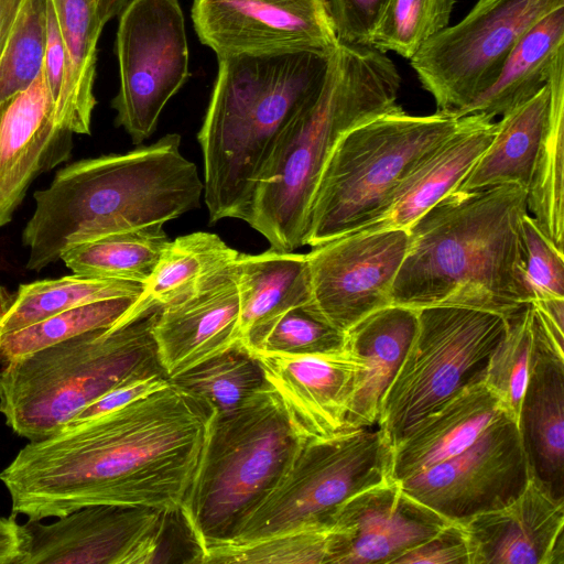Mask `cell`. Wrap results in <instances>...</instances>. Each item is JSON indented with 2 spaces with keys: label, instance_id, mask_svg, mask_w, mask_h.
<instances>
[{
  "label": "cell",
  "instance_id": "1",
  "mask_svg": "<svg viewBox=\"0 0 564 564\" xmlns=\"http://www.w3.org/2000/svg\"><path fill=\"white\" fill-rule=\"evenodd\" d=\"M214 414L170 381L124 406L29 441L0 473L12 513L44 520L96 505L182 507Z\"/></svg>",
  "mask_w": 564,
  "mask_h": 564
},
{
  "label": "cell",
  "instance_id": "2",
  "mask_svg": "<svg viewBox=\"0 0 564 564\" xmlns=\"http://www.w3.org/2000/svg\"><path fill=\"white\" fill-rule=\"evenodd\" d=\"M528 213L527 189L516 184L444 196L408 229L391 304L463 305L513 316L531 303L523 275Z\"/></svg>",
  "mask_w": 564,
  "mask_h": 564
},
{
  "label": "cell",
  "instance_id": "3",
  "mask_svg": "<svg viewBox=\"0 0 564 564\" xmlns=\"http://www.w3.org/2000/svg\"><path fill=\"white\" fill-rule=\"evenodd\" d=\"M181 135L59 170L34 193L22 231L26 269L40 272L69 248L107 235L165 224L200 207L204 183L181 151Z\"/></svg>",
  "mask_w": 564,
  "mask_h": 564
},
{
  "label": "cell",
  "instance_id": "4",
  "mask_svg": "<svg viewBox=\"0 0 564 564\" xmlns=\"http://www.w3.org/2000/svg\"><path fill=\"white\" fill-rule=\"evenodd\" d=\"M400 84L384 53L338 41L321 89L284 126L257 181L245 221L270 248L304 246L310 205L335 145L352 128L394 108Z\"/></svg>",
  "mask_w": 564,
  "mask_h": 564
},
{
  "label": "cell",
  "instance_id": "5",
  "mask_svg": "<svg viewBox=\"0 0 564 564\" xmlns=\"http://www.w3.org/2000/svg\"><path fill=\"white\" fill-rule=\"evenodd\" d=\"M332 52L217 57V77L197 134L210 224L227 218L245 221L278 135L321 89Z\"/></svg>",
  "mask_w": 564,
  "mask_h": 564
},
{
  "label": "cell",
  "instance_id": "6",
  "mask_svg": "<svg viewBox=\"0 0 564 564\" xmlns=\"http://www.w3.org/2000/svg\"><path fill=\"white\" fill-rule=\"evenodd\" d=\"M161 307L14 358L0 370V413L29 441L64 427L117 386L165 376L153 337Z\"/></svg>",
  "mask_w": 564,
  "mask_h": 564
},
{
  "label": "cell",
  "instance_id": "7",
  "mask_svg": "<svg viewBox=\"0 0 564 564\" xmlns=\"http://www.w3.org/2000/svg\"><path fill=\"white\" fill-rule=\"evenodd\" d=\"M303 440L268 383L235 409L214 414L182 505L204 555L207 549L236 538Z\"/></svg>",
  "mask_w": 564,
  "mask_h": 564
},
{
  "label": "cell",
  "instance_id": "8",
  "mask_svg": "<svg viewBox=\"0 0 564 564\" xmlns=\"http://www.w3.org/2000/svg\"><path fill=\"white\" fill-rule=\"evenodd\" d=\"M459 121L451 111L413 116L397 105L346 132L314 192L304 246L356 232L377 219L402 178Z\"/></svg>",
  "mask_w": 564,
  "mask_h": 564
},
{
  "label": "cell",
  "instance_id": "9",
  "mask_svg": "<svg viewBox=\"0 0 564 564\" xmlns=\"http://www.w3.org/2000/svg\"><path fill=\"white\" fill-rule=\"evenodd\" d=\"M416 310L415 335L382 398L377 422L391 445L459 389L484 378L488 358L510 319L497 312L463 305Z\"/></svg>",
  "mask_w": 564,
  "mask_h": 564
},
{
  "label": "cell",
  "instance_id": "10",
  "mask_svg": "<svg viewBox=\"0 0 564 564\" xmlns=\"http://www.w3.org/2000/svg\"><path fill=\"white\" fill-rule=\"evenodd\" d=\"M391 457L392 445L379 427L303 440L280 480L229 543L332 528L344 501L390 478Z\"/></svg>",
  "mask_w": 564,
  "mask_h": 564
},
{
  "label": "cell",
  "instance_id": "11",
  "mask_svg": "<svg viewBox=\"0 0 564 564\" xmlns=\"http://www.w3.org/2000/svg\"><path fill=\"white\" fill-rule=\"evenodd\" d=\"M564 0H478L458 23L426 41L410 58L437 110L456 112L487 90L518 41Z\"/></svg>",
  "mask_w": 564,
  "mask_h": 564
},
{
  "label": "cell",
  "instance_id": "12",
  "mask_svg": "<svg viewBox=\"0 0 564 564\" xmlns=\"http://www.w3.org/2000/svg\"><path fill=\"white\" fill-rule=\"evenodd\" d=\"M115 48V122L140 144L153 134L165 105L191 76L180 0H129L119 13Z\"/></svg>",
  "mask_w": 564,
  "mask_h": 564
},
{
  "label": "cell",
  "instance_id": "13",
  "mask_svg": "<svg viewBox=\"0 0 564 564\" xmlns=\"http://www.w3.org/2000/svg\"><path fill=\"white\" fill-rule=\"evenodd\" d=\"M531 477L518 421L507 414L462 453L398 482L448 521L463 522L508 505Z\"/></svg>",
  "mask_w": 564,
  "mask_h": 564
},
{
  "label": "cell",
  "instance_id": "14",
  "mask_svg": "<svg viewBox=\"0 0 564 564\" xmlns=\"http://www.w3.org/2000/svg\"><path fill=\"white\" fill-rule=\"evenodd\" d=\"M408 247V229L349 234L312 247L306 253L311 307L346 333L368 314L391 304Z\"/></svg>",
  "mask_w": 564,
  "mask_h": 564
},
{
  "label": "cell",
  "instance_id": "15",
  "mask_svg": "<svg viewBox=\"0 0 564 564\" xmlns=\"http://www.w3.org/2000/svg\"><path fill=\"white\" fill-rule=\"evenodd\" d=\"M192 20L217 57L332 52L338 43L327 0H193Z\"/></svg>",
  "mask_w": 564,
  "mask_h": 564
},
{
  "label": "cell",
  "instance_id": "16",
  "mask_svg": "<svg viewBox=\"0 0 564 564\" xmlns=\"http://www.w3.org/2000/svg\"><path fill=\"white\" fill-rule=\"evenodd\" d=\"M166 510L96 505L51 523L28 520L22 564H152Z\"/></svg>",
  "mask_w": 564,
  "mask_h": 564
},
{
  "label": "cell",
  "instance_id": "17",
  "mask_svg": "<svg viewBox=\"0 0 564 564\" xmlns=\"http://www.w3.org/2000/svg\"><path fill=\"white\" fill-rule=\"evenodd\" d=\"M448 522L388 478L355 494L336 509L327 563L393 564Z\"/></svg>",
  "mask_w": 564,
  "mask_h": 564
},
{
  "label": "cell",
  "instance_id": "18",
  "mask_svg": "<svg viewBox=\"0 0 564 564\" xmlns=\"http://www.w3.org/2000/svg\"><path fill=\"white\" fill-rule=\"evenodd\" d=\"M73 131L56 117L44 69L0 102V228L11 221L32 182L70 158Z\"/></svg>",
  "mask_w": 564,
  "mask_h": 564
},
{
  "label": "cell",
  "instance_id": "19",
  "mask_svg": "<svg viewBox=\"0 0 564 564\" xmlns=\"http://www.w3.org/2000/svg\"><path fill=\"white\" fill-rule=\"evenodd\" d=\"M459 523L469 564H564V498L533 477L508 505Z\"/></svg>",
  "mask_w": 564,
  "mask_h": 564
},
{
  "label": "cell",
  "instance_id": "20",
  "mask_svg": "<svg viewBox=\"0 0 564 564\" xmlns=\"http://www.w3.org/2000/svg\"><path fill=\"white\" fill-rule=\"evenodd\" d=\"M252 354L303 438L327 437L343 431L362 369L358 356L346 346L324 355Z\"/></svg>",
  "mask_w": 564,
  "mask_h": 564
},
{
  "label": "cell",
  "instance_id": "21",
  "mask_svg": "<svg viewBox=\"0 0 564 564\" xmlns=\"http://www.w3.org/2000/svg\"><path fill=\"white\" fill-rule=\"evenodd\" d=\"M153 337L169 379L240 341L239 295L231 263L192 294L162 306Z\"/></svg>",
  "mask_w": 564,
  "mask_h": 564
},
{
  "label": "cell",
  "instance_id": "22",
  "mask_svg": "<svg viewBox=\"0 0 564 564\" xmlns=\"http://www.w3.org/2000/svg\"><path fill=\"white\" fill-rule=\"evenodd\" d=\"M534 344L518 425L531 475L564 498V351L534 311Z\"/></svg>",
  "mask_w": 564,
  "mask_h": 564
},
{
  "label": "cell",
  "instance_id": "23",
  "mask_svg": "<svg viewBox=\"0 0 564 564\" xmlns=\"http://www.w3.org/2000/svg\"><path fill=\"white\" fill-rule=\"evenodd\" d=\"M496 131V122L485 115L460 117L458 127L402 178L381 215L356 232L409 229L459 186L490 144Z\"/></svg>",
  "mask_w": 564,
  "mask_h": 564
},
{
  "label": "cell",
  "instance_id": "24",
  "mask_svg": "<svg viewBox=\"0 0 564 564\" xmlns=\"http://www.w3.org/2000/svg\"><path fill=\"white\" fill-rule=\"evenodd\" d=\"M507 414L482 378L469 382L392 445L390 478L401 481L462 453Z\"/></svg>",
  "mask_w": 564,
  "mask_h": 564
},
{
  "label": "cell",
  "instance_id": "25",
  "mask_svg": "<svg viewBox=\"0 0 564 564\" xmlns=\"http://www.w3.org/2000/svg\"><path fill=\"white\" fill-rule=\"evenodd\" d=\"M417 327V310L383 306L346 332L345 346L361 360L343 430L377 424L382 398L397 376Z\"/></svg>",
  "mask_w": 564,
  "mask_h": 564
},
{
  "label": "cell",
  "instance_id": "26",
  "mask_svg": "<svg viewBox=\"0 0 564 564\" xmlns=\"http://www.w3.org/2000/svg\"><path fill=\"white\" fill-rule=\"evenodd\" d=\"M239 295L240 341L283 313L312 301L306 253L269 248L231 262Z\"/></svg>",
  "mask_w": 564,
  "mask_h": 564
},
{
  "label": "cell",
  "instance_id": "27",
  "mask_svg": "<svg viewBox=\"0 0 564 564\" xmlns=\"http://www.w3.org/2000/svg\"><path fill=\"white\" fill-rule=\"evenodd\" d=\"M563 53L564 7H560L522 35L495 83L454 115L460 118L481 113L491 119L505 115L532 98L547 83L554 63Z\"/></svg>",
  "mask_w": 564,
  "mask_h": 564
},
{
  "label": "cell",
  "instance_id": "28",
  "mask_svg": "<svg viewBox=\"0 0 564 564\" xmlns=\"http://www.w3.org/2000/svg\"><path fill=\"white\" fill-rule=\"evenodd\" d=\"M550 87L502 115L490 144L457 189L474 191L501 184L528 189L540 142L547 122Z\"/></svg>",
  "mask_w": 564,
  "mask_h": 564
},
{
  "label": "cell",
  "instance_id": "29",
  "mask_svg": "<svg viewBox=\"0 0 564 564\" xmlns=\"http://www.w3.org/2000/svg\"><path fill=\"white\" fill-rule=\"evenodd\" d=\"M67 57L57 120L73 133L90 134L96 106L97 44L105 24L97 0H52Z\"/></svg>",
  "mask_w": 564,
  "mask_h": 564
},
{
  "label": "cell",
  "instance_id": "30",
  "mask_svg": "<svg viewBox=\"0 0 564 564\" xmlns=\"http://www.w3.org/2000/svg\"><path fill=\"white\" fill-rule=\"evenodd\" d=\"M238 253L218 235L206 231L171 240L126 316L131 318L192 294Z\"/></svg>",
  "mask_w": 564,
  "mask_h": 564
},
{
  "label": "cell",
  "instance_id": "31",
  "mask_svg": "<svg viewBox=\"0 0 564 564\" xmlns=\"http://www.w3.org/2000/svg\"><path fill=\"white\" fill-rule=\"evenodd\" d=\"M547 84L549 117L527 189V205L540 230L564 251V53L554 63Z\"/></svg>",
  "mask_w": 564,
  "mask_h": 564
},
{
  "label": "cell",
  "instance_id": "32",
  "mask_svg": "<svg viewBox=\"0 0 564 564\" xmlns=\"http://www.w3.org/2000/svg\"><path fill=\"white\" fill-rule=\"evenodd\" d=\"M142 284L73 273L21 284L0 311V336L19 330L61 312L121 296H138Z\"/></svg>",
  "mask_w": 564,
  "mask_h": 564
},
{
  "label": "cell",
  "instance_id": "33",
  "mask_svg": "<svg viewBox=\"0 0 564 564\" xmlns=\"http://www.w3.org/2000/svg\"><path fill=\"white\" fill-rule=\"evenodd\" d=\"M170 241L163 224L151 225L76 245L61 260L75 274L143 284Z\"/></svg>",
  "mask_w": 564,
  "mask_h": 564
},
{
  "label": "cell",
  "instance_id": "34",
  "mask_svg": "<svg viewBox=\"0 0 564 564\" xmlns=\"http://www.w3.org/2000/svg\"><path fill=\"white\" fill-rule=\"evenodd\" d=\"M170 381L203 400L215 413L235 409L267 384L260 362L240 341Z\"/></svg>",
  "mask_w": 564,
  "mask_h": 564
},
{
  "label": "cell",
  "instance_id": "35",
  "mask_svg": "<svg viewBox=\"0 0 564 564\" xmlns=\"http://www.w3.org/2000/svg\"><path fill=\"white\" fill-rule=\"evenodd\" d=\"M137 296H121L80 305L19 330L0 336V364L65 341L110 328L123 319Z\"/></svg>",
  "mask_w": 564,
  "mask_h": 564
},
{
  "label": "cell",
  "instance_id": "36",
  "mask_svg": "<svg viewBox=\"0 0 564 564\" xmlns=\"http://www.w3.org/2000/svg\"><path fill=\"white\" fill-rule=\"evenodd\" d=\"M533 319L532 303L510 317L505 336L488 358L482 378L507 413L517 421L531 365Z\"/></svg>",
  "mask_w": 564,
  "mask_h": 564
},
{
  "label": "cell",
  "instance_id": "37",
  "mask_svg": "<svg viewBox=\"0 0 564 564\" xmlns=\"http://www.w3.org/2000/svg\"><path fill=\"white\" fill-rule=\"evenodd\" d=\"M346 333L323 319L311 305L283 313L240 343L251 352L324 355L345 347Z\"/></svg>",
  "mask_w": 564,
  "mask_h": 564
},
{
  "label": "cell",
  "instance_id": "38",
  "mask_svg": "<svg viewBox=\"0 0 564 564\" xmlns=\"http://www.w3.org/2000/svg\"><path fill=\"white\" fill-rule=\"evenodd\" d=\"M332 528H307L205 551L203 563L326 564Z\"/></svg>",
  "mask_w": 564,
  "mask_h": 564
},
{
  "label": "cell",
  "instance_id": "39",
  "mask_svg": "<svg viewBox=\"0 0 564 564\" xmlns=\"http://www.w3.org/2000/svg\"><path fill=\"white\" fill-rule=\"evenodd\" d=\"M456 0H389L372 34L370 47L411 58L445 29Z\"/></svg>",
  "mask_w": 564,
  "mask_h": 564
},
{
  "label": "cell",
  "instance_id": "40",
  "mask_svg": "<svg viewBox=\"0 0 564 564\" xmlns=\"http://www.w3.org/2000/svg\"><path fill=\"white\" fill-rule=\"evenodd\" d=\"M47 0H26L0 57V102L26 89L44 68Z\"/></svg>",
  "mask_w": 564,
  "mask_h": 564
},
{
  "label": "cell",
  "instance_id": "41",
  "mask_svg": "<svg viewBox=\"0 0 564 564\" xmlns=\"http://www.w3.org/2000/svg\"><path fill=\"white\" fill-rule=\"evenodd\" d=\"M523 275L531 302L564 297V253L540 230L534 219H522Z\"/></svg>",
  "mask_w": 564,
  "mask_h": 564
},
{
  "label": "cell",
  "instance_id": "42",
  "mask_svg": "<svg viewBox=\"0 0 564 564\" xmlns=\"http://www.w3.org/2000/svg\"><path fill=\"white\" fill-rule=\"evenodd\" d=\"M337 40L369 46L389 0H327Z\"/></svg>",
  "mask_w": 564,
  "mask_h": 564
},
{
  "label": "cell",
  "instance_id": "43",
  "mask_svg": "<svg viewBox=\"0 0 564 564\" xmlns=\"http://www.w3.org/2000/svg\"><path fill=\"white\" fill-rule=\"evenodd\" d=\"M393 564H469L463 525L448 522L433 536L395 558Z\"/></svg>",
  "mask_w": 564,
  "mask_h": 564
},
{
  "label": "cell",
  "instance_id": "44",
  "mask_svg": "<svg viewBox=\"0 0 564 564\" xmlns=\"http://www.w3.org/2000/svg\"><path fill=\"white\" fill-rule=\"evenodd\" d=\"M43 69L55 111H57L66 80L67 57L52 0H47L46 48Z\"/></svg>",
  "mask_w": 564,
  "mask_h": 564
},
{
  "label": "cell",
  "instance_id": "45",
  "mask_svg": "<svg viewBox=\"0 0 564 564\" xmlns=\"http://www.w3.org/2000/svg\"><path fill=\"white\" fill-rule=\"evenodd\" d=\"M169 382L170 379L165 376H152L123 382L90 403L68 423L91 419L124 406L165 387Z\"/></svg>",
  "mask_w": 564,
  "mask_h": 564
},
{
  "label": "cell",
  "instance_id": "46",
  "mask_svg": "<svg viewBox=\"0 0 564 564\" xmlns=\"http://www.w3.org/2000/svg\"><path fill=\"white\" fill-rule=\"evenodd\" d=\"M15 514L0 516V564H22L28 551V534Z\"/></svg>",
  "mask_w": 564,
  "mask_h": 564
},
{
  "label": "cell",
  "instance_id": "47",
  "mask_svg": "<svg viewBox=\"0 0 564 564\" xmlns=\"http://www.w3.org/2000/svg\"><path fill=\"white\" fill-rule=\"evenodd\" d=\"M535 313L555 344L564 343V297H550L531 302Z\"/></svg>",
  "mask_w": 564,
  "mask_h": 564
},
{
  "label": "cell",
  "instance_id": "48",
  "mask_svg": "<svg viewBox=\"0 0 564 564\" xmlns=\"http://www.w3.org/2000/svg\"><path fill=\"white\" fill-rule=\"evenodd\" d=\"M26 0H0V57Z\"/></svg>",
  "mask_w": 564,
  "mask_h": 564
},
{
  "label": "cell",
  "instance_id": "49",
  "mask_svg": "<svg viewBox=\"0 0 564 564\" xmlns=\"http://www.w3.org/2000/svg\"><path fill=\"white\" fill-rule=\"evenodd\" d=\"M129 0H97L101 22L106 25L111 19L119 15Z\"/></svg>",
  "mask_w": 564,
  "mask_h": 564
}]
</instances>
